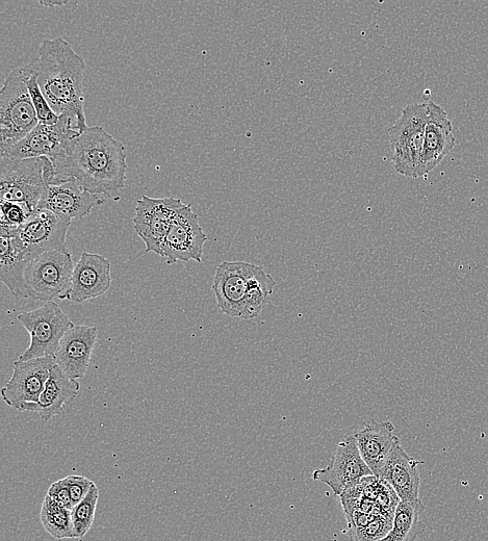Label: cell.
Returning a JSON list of instances; mask_svg holds the SVG:
<instances>
[{"label":"cell","mask_w":488,"mask_h":541,"mask_svg":"<svg viewBox=\"0 0 488 541\" xmlns=\"http://www.w3.org/2000/svg\"><path fill=\"white\" fill-rule=\"evenodd\" d=\"M98 338L95 326L72 325L55 355L56 365L69 378L83 379L89 369Z\"/></svg>","instance_id":"cell-16"},{"label":"cell","mask_w":488,"mask_h":541,"mask_svg":"<svg viewBox=\"0 0 488 541\" xmlns=\"http://www.w3.org/2000/svg\"><path fill=\"white\" fill-rule=\"evenodd\" d=\"M107 198L84 190L74 179L56 185H48L39 202L37 210H47L70 219L88 216Z\"/></svg>","instance_id":"cell-15"},{"label":"cell","mask_w":488,"mask_h":541,"mask_svg":"<svg viewBox=\"0 0 488 541\" xmlns=\"http://www.w3.org/2000/svg\"><path fill=\"white\" fill-rule=\"evenodd\" d=\"M63 480L69 489L73 506L80 504L88 496L90 489L95 484L81 475L68 476Z\"/></svg>","instance_id":"cell-29"},{"label":"cell","mask_w":488,"mask_h":541,"mask_svg":"<svg viewBox=\"0 0 488 541\" xmlns=\"http://www.w3.org/2000/svg\"><path fill=\"white\" fill-rule=\"evenodd\" d=\"M46 187L44 158L25 160L0 158L2 201L27 205L35 212Z\"/></svg>","instance_id":"cell-8"},{"label":"cell","mask_w":488,"mask_h":541,"mask_svg":"<svg viewBox=\"0 0 488 541\" xmlns=\"http://www.w3.org/2000/svg\"><path fill=\"white\" fill-rule=\"evenodd\" d=\"M40 520L44 529L54 538L60 540L74 538L71 511L59 506L48 496L43 501Z\"/></svg>","instance_id":"cell-25"},{"label":"cell","mask_w":488,"mask_h":541,"mask_svg":"<svg viewBox=\"0 0 488 541\" xmlns=\"http://www.w3.org/2000/svg\"><path fill=\"white\" fill-rule=\"evenodd\" d=\"M258 266L244 262H224L216 270L212 290L221 311L242 319L249 282Z\"/></svg>","instance_id":"cell-14"},{"label":"cell","mask_w":488,"mask_h":541,"mask_svg":"<svg viewBox=\"0 0 488 541\" xmlns=\"http://www.w3.org/2000/svg\"><path fill=\"white\" fill-rule=\"evenodd\" d=\"M208 241L199 223V217L187 204L179 211L162 245V257L168 265L177 262L202 263L203 248Z\"/></svg>","instance_id":"cell-12"},{"label":"cell","mask_w":488,"mask_h":541,"mask_svg":"<svg viewBox=\"0 0 488 541\" xmlns=\"http://www.w3.org/2000/svg\"><path fill=\"white\" fill-rule=\"evenodd\" d=\"M47 496L67 510L72 511L74 508L69 489L63 479L51 484Z\"/></svg>","instance_id":"cell-30"},{"label":"cell","mask_w":488,"mask_h":541,"mask_svg":"<svg viewBox=\"0 0 488 541\" xmlns=\"http://www.w3.org/2000/svg\"><path fill=\"white\" fill-rule=\"evenodd\" d=\"M276 281L266 273L265 269L258 266L249 282V290L246 296L243 320L258 317L267 306L275 289Z\"/></svg>","instance_id":"cell-24"},{"label":"cell","mask_w":488,"mask_h":541,"mask_svg":"<svg viewBox=\"0 0 488 541\" xmlns=\"http://www.w3.org/2000/svg\"><path fill=\"white\" fill-rule=\"evenodd\" d=\"M30 261L17 238L0 239V279L17 299L29 298L25 270Z\"/></svg>","instance_id":"cell-22"},{"label":"cell","mask_w":488,"mask_h":541,"mask_svg":"<svg viewBox=\"0 0 488 541\" xmlns=\"http://www.w3.org/2000/svg\"><path fill=\"white\" fill-rule=\"evenodd\" d=\"M55 365L54 357L36 358L27 362L17 360L13 375L2 391L3 400L19 411L25 404L37 403Z\"/></svg>","instance_id":"cell-13"},{"label":"cell","mask_w":488,"mask_h":541,"mask_svg":"<svg viewBox=\"0 0 488 541\" xmlns=\"http://www.w3.org/2000/svg\"><path fill=\"white\" fill-rule=\"evenodd\" d=\"M356 444L373 475L380 478L385 462L400 445L392 422L370 420L354 432Z\"/></svg>","instance_id":"cell-18"},{"label":"cell","mask_w":488,"mask_h":541,"mask_svg":"<svg viewBox=\"0 0 488 541\" xmlns=\"http://www.w3.org/2000/svg\"><path fill=\"white\" fill-rule=\"evenodd\" d=\"M99 500V489L94 484L88 496L72 509V523L74 538L83 540L93 526L97 503Z\"/></svg>","instance_id":"cell-26"},{"label":"cell","mask_w":488,"mask_h":541,"mask_svg":"<svg viewBox=\"0 0 488 541\" xmlns=\"http://www.w3.org/2000/svg\"><path fill=\"white\" fill-rule=\"evenodd\" d=\"M18 321L31 336V344L19 357L27 360L55 357L65 333L73 325L62 308L54 301L45 302L35 311L22 313Z\"/></svg>","instance_id":"cell-7"},{"label":"cell","mask_w":488,"mask_h":541,"mask_svg":"<svg viewBox=\"0 0 488 541\" xmlns=\"http://www.w3.org/2000/svg\"><path fill=\"white\" fill-rule=\"evenodd\" d=\"M429 112L425 128L421 173H430L450 153L456 143L453 125L445 109L428 101Z\"/></svg>","instance_id":"cell-19"},{"label":"cell","mask_w":488,"mask_h":541,"mask_svg":"<svg viewBox=\"0 0 488 541\" xmlns=\"http://www.w3.org/2000/svg\"><path fill=\"white\" fill-rule=\"evenodd\" d=\"M74 267L70 252L54 250L36 257L25 270L29 298L44 302L67 300Z\"/></svg>","instance_id":"cell-6"},{"label":"cell","mask_w":488,"mask_h":541,"mask_svg":"<svg viewBox=\"0 0 488 541\" xmlns=\"http://www.w3.org/2000/svg\"><path fill=\"white\" fill-rule=\"evenodd\" d=\"M25 83H27L34 107L38 116L39 123L45 125H55L60 121V116L49 106L44 94L42 93L37 76L29 66L23 67Z\"/></svg>","instance_id":"cell-28"},{"label":"cell","mask_w":488,"mask_h":541,"mask_svg":"<svg viewBox=\"0 0 488 541\" xmlns=\"http://www.w3.org/2000/svg\"><path fill=\"white\" fill-rule=\"evenodd\" d=\"M425 508L422 500L400 501L394 514L391 531L379 541H416L426 530V525L421 520Z\"/></svg>","instance_id":"cell-23"},{"label":"cell","mask_w":488,"mask_h":541,"mask_svg":"<svg viewBox=\"0 0 488 541\" xmlns=\"http://www.w3.org/2000/svg\"><path fill=\"white\" fill-rule=\"evenodd\" d=\"M71 220L47 210H36L20 228L19 240L25 257L31 262L48 251L69 252L67 233Z\"/></svg>","instance_id":"cell-10"},{"label":"cell","mask_w":488,"mask_h":541,"mask_svg":"<svg viewBox=\"0 0 488 541\" xmlns=\"http://www.w3.org/2000/svg\"><path fill=\"white\" fill-rule=\"evenodd\" d=\"M422 463L423 461L410 457L400 444L385 462L380 479L394 488L401 501L417 502L421 500L419 466Z\"/></svg>","instance_id":"cell-20"},{"label":"cell","mask_w":488,"mask_h":541,"mask_svg":"<svg viewBox=\"0 0 488 541\" xmlns=\"http://www.w3.org/2000/svg\"><path fill=\"white\" fill-rule=\"evenodd\" d=\"M111 263L99 254L84 252L76 263L67 300L83 303L106 294L111 288Z\"/></svg>","instance_id":"cell-17"},{"label":"cell","mask_w":488,"mask_h":541,"mask_svg":"<svg viewBox=\"0 0 488 541\" xmlns=\"http://www.w3.org/2000/svg\"><path fill=\"white\" fill-rule=\"evenodd\" d=\"M0 211V236L4 239L17 238L20 228L34 213L27 205L9 201H2Z\"/></svg>","instance_id":"cell-27"},{"label":"cell","mask_w":488,"mask_h":541,"mask_svg":"<svg viewBox=\"0 0 488 541\" xmlns=\"http://www.w3.org/2000/svg\"><path fill=\"white\" fill-rule=\"evenodd\" d=\"M428 102L415 103L402 110L389 130L395 170L404 176L422 177L421 165L428 120Z\"/></svg>","instance_id":"cell-4"},{"label":"cell","mask_w":488,"mask_h":541,"mask_svg":"<svg viewBox=\"0 0 488 541\" xmlns=\"http://www.w3.org/2000/svg\"><path fill=\"white\" fill-rule=\"evenodd\" d=\"M368 476H374L359 453L354 433L344 437L329 465L317 470L313 479L330 487L333 494L342 496Z\"/></svg>","instance_id":"cell-11"},{"label":"cell","mask_w":488,"mask_h":541,"mask_svg":"<svg viewBox=\"0 0 488 541\" xmlns=\"http://www.w3.org/2000/svg\"><path fill=\"white\" fill-rule=\"evenodd\" d=\"M85 128L79 119L71 115L60 116L55 125H39L19 143L0 154V158L12 160L48 158L57 160L67 157L73 141Z\"/></svg>","instance_id":"cell-5"},{"label":"cell","mask_w":488,"mask_h":541,"mask_svg":"<svg viewBox=\"0 0 488 541\" xmlns=\"http://www.w3.org/2000/svg\"><path fill=\"white\" fill-rule=\"evenodd\" d=\"M81 384L67 377L55 365L45 384L44 391L37 403L25 404L21 411L38 412L41 419L49 421L62 414L65 405L71 404L79 396Z\"/></svg>","instance_id":"cell-21"},{"label":"cell","mask_w":488,"mask_h":541,"mask_svg":"<svg viewBox=\"0 0 488 541\" xmlns=\"http://www.w3.org/2000/svg\"><path fill=\"white\" fill-rule=\"evenodd\" d=\"M39 125L22 68L12 70L0 92V154L19 143Z\"/></svg>","instance_id":"cell-3"},{"label":"cell","mask_w":488,"mask_h":541,"mask_svg":"<svg viewBox=\"0 0 488 541\" xmlns=\"http://www.w3.org/2000/svg\"><path fill=\"white\" fill-rule=\"evenodd\" d=\"M181 199L142 196L136 203L134 228L146 246V252L162 256V245L179 211L185 208Z\"/></svg>","instance_id":"cell-9"},{"label":"cell","mask_w":488,"mask_h":541,"mask_svg":"<svg viewBox=\"0 0 488 541\" xmlns=\"http://www.w3.org/2000/svg\"><path fill=\"white\" fill-rule=\"evenodd\" d=\"M67 3L68 2H61V0H49V2H45V0H41L40 5L46 8H56V7L64 6Z\"/></svg>","instance_id":"cell-31"},{"label":"cell","mask_w":488,"mask_h":541,"mask_svg":"<svg viewBox=\"0 0 488 541\" xmlns=\"http://www.w3.org/2000/svg\"><path fill=\"white\" fill-rule=\"evenodd\" d=\"M51 162L53 185L74 179L87 192L115 201L125 187V146L102 126H88L73 141L67 157Z\"/></svg>","instance_id":"cell-1"},{"label":"cell","mask_w":488,"mask_h":541,"mask_svg":"<svg viewBox=\"0 0 488 541\" xmlns=\"http://www.w3.org/2000/svg\"><path fill=\"white\" fill-rule=\"evenodd\" d=\"M38 58L29 64L51 109L59 116L71 115L88 127L85 115L84 59L61 37L44 40Z\"/></svg>","instance_id":"cell-2"}]
</instances>
